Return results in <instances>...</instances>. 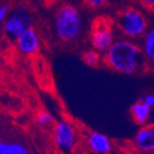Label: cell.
Returning a JSON list of instances; mask_svg holds the SVG:
<instances>
[{"mask_svg": "<svg viewBox=\"0 0 154 154\" xmlns=\"http://www.w3.org/2000/svg\"><path fill=\"white\" fill-rule=\"evenodd\" d=\"M141 49L146 62L154 65V28L150 29L144 33Z\"/></svg>", "mask_w": 154, "mask_h": 154, "instance_id": "8fae6325", "label": "cell"}, {"mask_svg": "<svg viewBox=\"0 0 154 154\" xmlns=\"http://www.w3.org/2000/svg\"><path fill=\"white\" fill-rule=\"evenodd\" d=\"M103 63L116 72L133 75L144 68L146 59L141 48L127 39H121L105 53Z\"/></svg>", "mask_w": 154, "mask_h": 154, "instance_id": "6da1fadb", "label": "cell"}, {"mask_svg": "<svg viewBox=\"0 0 154 154\" xmlns=\"http://www.w3.org/2000/svg\"><path fill=\"white\" fill-rule=\"evenodd\" d=\"M131 113L135 123L138 125H144L148 122L150 114H151V107L146 105L141 99L131 106Z\"/></svg>", "mask_w": 154, "mask_h": 154, "instance_id": "30bf717a", "label": "cell"}, {"mask_svg": "<svg viewBox=\"0 0 154 154\" xmlns=\"http://www.w3.org/2000/svg\"><path fill=\"white\" fill-rule=\"evenodd\" d=\"M10 5L9 3H2L1 7H0V22L3 23V22L7 20V17L10 14Z\"/></svg>", "mask_w": 154, "mask_h": 154, "instance_id": "2e32d148", "label": "cell"}, {"mask_svg": "<svg viewBox=\"0 0 154 154\" xmlns=\"http://www.w3.org/2000/svg\"><path fill=\"white\" fill-rule=\"evenodd\" d=\"M32 12L24 3L18 5L12 12L9 14L3 22V32L5 37L12 41L16 39L29 27H32Z\"/></svg>", "mask_w": 154, "mask_h": 154, "instance_id": "277c9868", "label": "cell"}, {"mask_svg": "<svg viewBox=\"0 0 154 154\" xmlns=\"http://www.w3.org/2000/svg\"><path fill=\"white\" fill-rule=\"evenodd\" d=\"M138 2L140 3L146 10L154 12V0H138Z\"/></svg>", "mask_w": 154, "mask_h": 154, "instance_id": "e0dca14e", "label": "cell"}, {"mask_svg": "<svg viewBox=\"0 0 154 154\" xmlns=\"http://www.w3.org/2000/svg\"><path fill=\"white\" fill-rule=\"evenodd\" d=\"M116 25L124 36L129 39H136L146 32L148 20L137 8L127 7L118 13Z\"/></svg>", "mask_w": 154, "mask_h": 154, "instance_id": "3957f363", "label": "cell"}, {"mask_svg": "<svg viewBox=\"0 0 154 154\" xmlns=\"http://www.w3.org/2000/svg\"><path fill=\"white\" fill-rule=\"evenodd\" d=\"M56 36L63 42H71L82 30V18L79 10L70 3H64L57 9L54 17Z\"/></svg>", "mask_w": 154, "mask_h": 154, "instance_id": "7a4b0ae2", "label": "cell"}, {"mask_svg": "<svg viewBox=\"0 0 154 154\" xmlns=\"http://www.w3.org/2000/svg\"><path fill=\"white\" fill-rule=\"evenodd\" d=\"M109 0H83V2L86 7L91 9H99L105 7L108 3Z\"/></svg>", "mask_w": 154, "mask_h": 154, "instance_id": "9a60e30c", "label": "cell"}, {"mask_svg": "<svg viewBox=\"0 0 154 154\" xmlns=\"http://www.w3.org/2000/svg\"><path fill=\"white\" fill-rule=\"evenodd\" d=\"M0 154H30L27 146L22 142L2 141L0 143Z\"/></svg>", "mask_w": 154, "mask_h": 154, "instance_id": "7c38bea8", "label": "cell"}, {"mask_svg": "<svg viewBox=\"0 0 154 154\" xmlns=\"http://www.w3.org/2000/svg\"><path fill=\"white\" fill-rule=\"evenodd\" d=\"M54 141L65 153H70L77 144V133L71 123L68 121L56 122L54 126Z\"/></svg>", "mask_w": 154, "mask_h": 154, "instance_id": "8992f818", "label": "cell"}, {"mask_svg": "<svg viewBox=\"0 0 154 154\" xmlns=\"http://www.w3.org/2000/svg\"><path fill=\"white\" fill-rule=\"evenodd\" d=\"M114 22L107 16H98L92 23L91 27V43L93 49L100 53H106L114 43L113 39Z\"/></svg>", "mask_w": 154, "mask_h": 154, "instance_id": "5b68a950", "label": "cell"}, {"mask_svg": "<svg viewBox=\"0 0 154 154\" xmlns=\"http://www.w3.org/2000/svg\"><path fill=\"white\" fill-rule=\"evenodd\" d=\"M16 48L22 54L31 56L38 52L40 48V39L37 30L33 27L27 28L16 39Z\"/></svg>", "mask_w": 154, "mask_h": 154, "instance_id": "52a82bcc", "label": "cell"}, {"mask_svg": "<svg viewBox=\"0 0 154 154\" xmlns=\"http://www.w3.org/2000/svg\"><path fill=\"white\" fill-rule=\"evenodd\" d=\"M100 52L96 51V50H88L85 51L82 55L83 62L86 65L91 67H96L100 64Z\"/></svg>", "mask_w": 154, "mask_h": 154, "instance_id": "4fadbf2b", "label": "cell"}, {"mask_svg": "<svg viewBox=\"0 0 154 154\" xmlns=\"http://www.w3.org/2000/svg\"><path fill=\"white\" fill-rule=\"evenodd\" d=\"M53 122V116L49 112H40L37 116V123L41 126H48Z\"/></svg>", "mask_w": 154, "mask_h": 154, "instance_id": "5bb4252c", "label": "cell"}, {"mask_svg": "<svg viewBox=\"0 0 154 154\" xmlns=\"http://www.w3.org/2000/svg\"><path fill=\"white\" fill-rule=\"evenodd\" d=\"M86 142L91 151L96 154H109L113 149L110 139L98 131H91L86 137Z\"/></svg>", "mask_w": 154, "mask_h": 154, "instance_id": "9c48e42d", "label": "cell"}, {"mask_svg": "<svg viewBox=\"0 0 154 154\" xmlns=\"http://www.w3.org/2000/svg\"><path fill=\"white\" fill-rule=\"evenodd\" d=\"M142 100H143L148 106H150L151 108L154 107V94H149V95H146Z\"/></svg>", "mask_w": 154, "mask_h": 154, "instance_id": "ac0fdd59", "label": "cell"}, {"mask_svg": "<svg viewBox=\"0 0 154 154\" xmlns=\"http://www.w3.org/2000/svg\"><path fill=\"white\" fill-rule=\"evenodd\" d=\"M134 143L136 149L142 153L154 152V124L142 126L135 135Z\"/></svg>", "mask_w": 154, "mask_h": 154, "instance_id": "ba28073f", "label": "cell"}]
</instances>
